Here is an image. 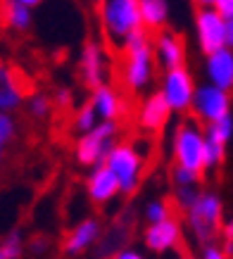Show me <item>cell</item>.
Listing matches in <instances>:
<instances>
[{
  "mask_svg": "<svg viewBox=\"0 0 233 259\" xmlns=\"http://www.w3.org/2000/svg\"><path fill=\"white\" fill-rule=\"evenodd\" d=\"M122 50H124V83L131 91H138L145 83H150L152 71H155V55H152V46H150L148 31L140 26L131 31L122 40Z\"/></svg>",
  "mask_w": 233,
  "mask_h": 259,
  "instance_id": "1",
  "label": "cell"
},
{
  "mask_svg": "<svg viewBox=\"0 0 233 259\" xmlns=\"http://www.w3.org/2000/svg\"><path fill=\"white\" fill-rule=\"evenodd\" d=\"M186 212L190 231L198 238V243L202 247L214 243L221 228V200L214 193H198L193 202L186 207Z\"/></svg>",
  "mask_w": 233,
  "mask_h": 259,
  "instance_id": "2",
  "label": "cell"
},
{
  "mask_svg": "<svg viewBox=\"0 0 233 259\" xmlns=\"http://www.w3.org/2000/svg\"><path fill=\"white\" fill-rule=\"evenodd\" d=\"M102 164H107L109 171L116 176V181H119V193H124V195H133V193L138 190L145 159L140 157L138 150L133 148L131 143H119V145H112Z\"/></svg>",
  "mask_w": 233,
  "mask_h": 259,
  "instance_id": "3",
  "label": "cell"
},
{
  "mask_svg": "<svg viewBox=\"0 0 233 259\" xmlns=\"http://www.w3.org/2000/svg\"><path fill=\"white\" fill-rule=\"evenodd\" d=\"M174 159L179 166L200 174L205 169V131L195 119H183L174 134Z\"/></svg>",
  "mask_w": 233,
  "mask_h": 259,
  "instance_id": "4",
  "label": "cell"
},
{
  "mask_svg": "<svg viewBox=\"0 0 233 259\" xmlns=\"http://www.w3.org/2000/svg\"><path fill=\"white\" fill-rule=\"evenodd\" d=\"M100 19L112 40H124L131 31L143 26L138 0H100Z\"/></svg>",
  "mask_w": 233,
  "mask_h": 259,
  "instance_id": "5",
  "label": "cell"
},
{
  "mask_svg": "<svg viewBox=\"0 0 233 259\" xmlns=\"http://www.w3.org/2000/svg\"><path fill=\"white\" fill-rule=\"evenodd\" d=\"M114 138H116V124L112 119H105L102 124H95L76 143V162L84 166L102 164L109 148L114 145Z\"/></svg>",
  "mask_w": 233,
  "mask_h": 259,
  "instance_id": "6",
  "label": "cell"
},
{
  "mask_svg": "<svg viewBox=\"0 0 233 259\" xmlns=\"http://www.w3.org/2000/svg\"><path fill=\"white\" fill-rule=\"evenodd\" d=\"M193 76L190 71L179 64V67H171L164 74V86L162 95L169 102L171 112H186L190 110V100H193Z\"/></svg>",
  "mask_w": 233,
  "mask_h": 259,
  "instance_id": "7",
  "label": "cell"
},
{
  "mask_svg": "<svg viewBox=\"0 0 233 259\" xmlns=\"http://www.w3.org/2000/svg\"><path fill=\"white\" fill-rule=\"evenodd\" d=\"M195 117L202 121H214V119L224 117L231 110V95L224 88L214 86H200L198 91H193V100H190Z\"/></svg>",
  "mask_w": 233,
  "mask_h": 259,
  "instance_id": "8",
  "label": "cell"
},
{
  "mask_svg": "<svg viewBox=\"0 0 233 259\" xmlns=\"http://www.w3.org/2000/svg\"><path fill=\"white\" fill-rule=\"evenodd\" d=\"M31 91L29 81L15 67H5L0 62V112H12L24 102L26 93Z\"/></svg>",
  "mask_w": 233,
  "mask_h": 259,
  "instance_id": "9",
  "label": "cell"
},
{
  "mask_svg": "<svg viewBox=\"0 0 233 259\" xmlns=\"http://www.w3.org/2000/svg\"><path fill=\"white\" fill-rule=\"evenodd\" d=\"M195 26H198V40L200 50L210 55L212 50L224 48V17L212 8H200L195 15Z\"/></svg>",
  "mask_w": 233,
  "mask_h": 259,
  "instance_id": "10",
  "label": "cell"
},
{
  "mask_svg": "<svg viewBox=\"0 0 233 259\" xmlns=\"http://www.w3.org/2000/svg\"><path fill=\"white\" fill-rule=\"evenodd\" d=\"M79 67H81V76H84V83L88 88H98L107 81V71H109V60L105 55V48L100 43H86L84 50H81V60H79Z\"/></svg>",
  "mask_w": 233,
  "mask_h": 259,
  "instance_id": "11",
  "label": "cell"
},
{
  "mask_svg": "<svg viewBox=\"0 0 233 259\" xmlns=\"http://www.w3.org/2000/svg\"><path fill=\"white\" fill-rule=\"evenodd\" d=\"M145 245L152 252H167L171 247H179L181 245V226L176 219H162V221H152L150 228L145 231Z\"/></svg>",
  "mask_w": 233,
  "mask_h": 259,
  "instance_id": "12",
  "label": "cell"
},
{
  "mask_svg": "<svg viewBox=\"0 0 233 259\" xmlns=\"http://www.w3.org/2000/svg\"><path fill=\"white\" fill-rule=\"evenodd\" d=\"M169 114H171V107H169V102H167V98L162 95V91L152 93L148 100L143 102V107H140L138 126L143 131H148V134H157L169 121Z\"/></svg>",
  "mask_w": 233,
  "mask_h": 259,
  "instance_id": "13",
  "label": "cell"
},
{
  "mask_svg": "<svg viewBox=\"0 0 233 259\" xmlns=\"http://www.w3.org/2000/svg\"><path fill=\"white\" fill-rule=\"evenodd\" d=\"M207 76L210 83L224 88V91H233V53L231 48H217L207 55Z\"/></svg>",
  "mask_w": 233,
  "mask_h": 259,
  "instance_id": "14",
  "label": "cell"
},
{
  "mask_svg": "<svg viewBox=\"0 0 233 259\" xmlns=\"http://www.w3.org/2000/svg\"><path fill=\"white\" fill-rule=\"evenodd\" d=\"M116 193H119L116 176L109 171L107 164H98L95 171L91 174V179H88V197L95 204H102V202H109Z\"/></svg>",
  "mask_w": 233,
  "mask_h": 259,
  "instance_id": "15",
  "label": "cell"
},
{
  "mask_svg": "<svg viewBox=\"0 0 233 259\" xmlns=\"http://www.w3.org/2000/svg\"><path fill=\"white\" fill-rule=\"evenodd\" d=\"M157 57H160V64L164 69L183 64V60H186V40L174 31H162L157 36Z\"/></svg>",
  "mask_w": 233,
  "mask_h": 259,
  "instance_id": "16",
  "label": "cell"
},
{
  "mask_svg": "<svg viewBox=\"0 0 233 259\" xmlns=\"http://www.w3.org/2000/svg\"><path fill=\"white\" fill-rule=\"evenodd\" d=\"M100 238V224L95 219H84L71 228V233L64 238V252L67 254H81Z\"/></svg>",
  "mask_w": 233,
  "mask_h": 259,
  "instance_id": "17",
  "label": "cell"
},
{
  "mask_svg": "<svg viewBox=\"0 0 233 259\" xmlns=\"http://www.w3.org/2000/svg\"><path fill=\"white\" fill-rule=\"evenodd\" d=\"M91 105H93V110L98 112V117L102 119H119L122 117V112H124V102L119 98L114 88H109L107 83H102V86L93 88V98H91Z\"/></svg>",
  "mask_w": 233,
  "mask_h": 259,
  "instance_id": "18",
  "label": "cell"
},
{
  "mask_svg": "<svg viewBox=\"0 0 233 259\" xmlns=\"http://www.w3.org/2000/svg\"><path fill=\"white\" fill-rule=\"evenodd\" d=\"M19 138V124L10 112H0V171L8 166Z\"/></svg>",
  "mask_w": 233,
  "mask_h": 259,
  "instance_id": "19",
  "label": "cell"
},
{
  "mask_svg": "<svg viewBox=\"0 0 233 259\" xmlns=\"http://www.w3.org/2000/svg\"><path fill=\"white\" fill-rule=\"evenodd\" d=\"M138 12H140L143 29H150V31L164 29L167 17H169L167 0H138Z\"/></svg>",
  "mask_w": 233,
  "mask_h": 259,
  "instance_id": "20",
  "label": "cell"
},
{
  "mask_svg": "<svg viewBox=\"0 0 233 259\" xmlns=\"http://www.w3.org/2000/svg\"><path fill=\"white\" fill-rule=\"evenodd\" d=\"M3 17H5V24L15 31H26L31 26V8H26L17 0L3 3Z\"/></svg>",
  "mask_w": 233,
  "mask_h": 259,
  "instance_id": "21",
  "label": "cell"
},
{
  "mask_svg": "<svg viewBox=\"0 0 233 259\" xmlns=\"http://www.w3.org/2000/svg\"><path fill=\"white\" fill-rule=\"evenodd\" d=\"M231 134H233L231 114H224V117L214 119V121H207V128H205V138H210L214 143H221V145H226V141H231Z\"/></svg>",
  "mask_w": 233,
  "mask_h": 259,
  "instance_id": "22",
  "label": "cell"
},
{
  "mask_svg": "<svg viewBox=\"0 0 233 259\" xmlns=\"http://www.w3.org/2000/svg\"><path fill=\"white\" fill-rule=\"evenodd\" d=\"M224 148L226 145H221V143L205 138V169L202 171H210V169H217L224 164Z\"/></svg>",
  "mask_w": 233,
  "mask_h": 259,
  "instance_id": "23",
  "label": "cell"
},
{
  "mask_svg": "<svg viewBox=\"0 0 233 259\" xmlns=\"http://www.w3.org/2000/svg\"><path fill=\"white\" fill-rule=\"evenodd\" d=\"M95 124H98V112H95L93 105L88 102V105H84V107L76 112L74 128H76V131H81V134H86V131H88V128H93Z\"/></svg>",
  "mask_w": 233,
  "mask_h": 259,
  "instance_id": "24",
  "label": "cell"
},
{
  "mask_svg": "<svg viewBox=\"0 0 233 259\" xmlns=\"http://www.w3.org/2000/svg\"><path fill=\"white\" fill-rule=\"evenodd\" d=\"M22 257V240H19V233H10L5 243H0V259H17Z\"/></svg>",
  "mask_w": 233,
  "mask_h": 259,
  "instance_id": "25",
  "label": "cell"
},
{
  "mask_svg": "<svg viewBox=\"0 0 233 259\" xmlns=\"http://www.w3.org/2000/svg\"><path fill=\"white\" fill-rule=\"evenodd\" d=\"M174 181H176V186H195V183L200 181V174L176 164L174 166Z\"/></svg>",
  "mask_w": 233,
  "mask_h": 259,
  "instance_id": "26",
  "label": "cell"
},
{
  "mask_svg": "<svg viewBox=\"0 0 233 259\" xmlns=\"http://www.w3.org/2000/svg\"><path fill=\"white\" fill-rule=\"evenodd\" d=\"M29 112H31V117L36 119H43L50 112V102H48L46 95H33L31 102H29Z\"/></svg>",
  "mask_w": 233,
  "mask_h": 259,
  "instance_id": "27",
  "label": "cell"
},
{
  "mask_svg": "<svg viewBox=\"0 0 233 259\" xmlns=\"http://www.w3.org/2000/svg\"><path fill=\"white\" fill-rule=\"evenodd\" d=\"M145 217H148L150 224H152V221L167 219V217H171V214H169V204H167V202H152V204H148V212H145Z\"/></svg>",
  "mask_w": 233,
  "mask_h": 259,
  "instance_id": "28",
  "label": "cell"
},
{
  "mask_svg": "<svg viewBox=\"0 0 233 259\" xmlns=\"http://www.w3.org/2000/svg\"><path fill=\"white\" fill-rule=\"evenodd\" d=\"M174 195H176V202H179L181 207L186 209L188 204L195 200L198 190H195V186H176V193H174Z\"/></svg>",
  "mask_w": 233,
  "mask_h": 259,
  "instance_id": "29",
  "label": "cell"
},
{
  "mask_svg": "<svg viewBox=\"0 0 233 259\" xmlns=\"http://www.w3.org/2000/svg\"><path fill=\"white\" fill-rule=\"evenodd\" d=\"M224 240L226 243L221 250H224L226 257H233V219L228 224H224Z\"/></svg>",
  "mask_w": 233,
  "mask_h": 259,
  "instance_id": "30",
  "label": "cell"
},
{
  "mask_svg": "<svg viewBox=\"0 0 233 259\" xmlns=\"http://www.w3.org/2000/svg\"><path fill=\"white\" fill-rule=\"evenodd\" d=\"M212 5H214V10H217V12L224 17V19L233 17V0H214Z\"/></svg>",
  "mask_w": 233,
  "mask_h": 259,
  "instance_id": "31",
  "label": "cell"
},
{
  "mask_svg": "<svg viewBox=\"0 0 233 259\" xmlns=\"http://www.w3.org/2000/svg\"><path fill=\"white\" fill-rule=\"evenodd\" d=\"M202 257L205 259H224L226 254H224V250L221 247H217V245H205V252H202Z\"/></svg>",
  "mask_w": 233,
  "mask_h": 259,
  "instance_id": "32",
  "label": "cell"
},
{
  "mask_svg": "<svg viewBox=\"0 0 233 259\" xmlns=\"http://www.w3.org/2000/svg\"><path fill=\"white\" fill-rule=\"evenodd\" d=\"M224 43L226 48H233V17L224 19Z\"/></svg>",
  "mask_w": 233,
  "mask_h": 259,
  "instance_id": "33",
  "label": "cell"
},
{
  "mask_svg": "<svg viewBox=\"0 0 233 259\" xmlns=\"http://www.w3.org/2000/svg\"><path fill=\"white\" fill-rule=\"evenodd\" d=\"M114 257H119V259H140L143 254H138V250H122V252H116Z\"/></svg>",
  "mask_w": 233,
  "mask_h": 259,
  "instance_id": "34",
  "label": "cell"
},
{
  "mask_svg": "<svg viewBox=\"0 0 233 259\" xmlns=\"http://www.w3.org/2000/svg\"><path fill=\"white\" fill-rule=\"evenodd\" d=\"M17 3H22V5H26V8H38V5H43L46 0H17Z\"/></svg>",
  "mask_w": 233,
  "mask_h": 259,
  "instance_id": "35",
  "label": "cell"
},
{
  "mask_svg": "<svg viewBox=\"0 0 233 259\" xmlns=\"http://www.w3.org/2000/svg\"><path fill=\"white\" fill-rule=\"evenodd\" d=\"M195 3H198L200 8H210V5H212V3H214V0H195Z\"/></svg>",
  "mask_w": 233,
  "mask_h": 259,
  "instance_id": "36",
  "label": "cell"
},
{
  "mask_svg": "<svg viewBox=\"0 0 233 259\" xmlns=\"http://www.w3.org/2000/svg\"><path fill=\"white\" fill-rule=\"evenodd\" d=\"M84 3H93V0H84Z\"/></svg>",
  "mask_w": 233,
  "mask_h": 259,
  "instance_id": "37",
  "label": "cell"
}]
</instances>
